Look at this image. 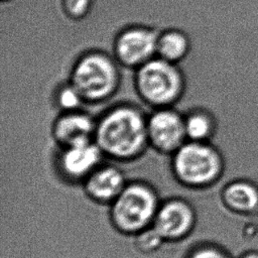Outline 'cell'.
I'll use <instances>...</instances> for the list:
<instances>
[{
    "label": "cell",
    "mask_w": 258,
    "mask_h": 258,
    "mask_svg": "<svg viewBox=\"0 0 258 258\" xmlns=\"http://www.w3.org/2000/svg\"><path fill=\"white\" fill-rule=\"evenodd\" d=\"M94 140L105 157L120 163L136 161L149 146L147 119L132 107L114 108L97 123Z\"/></svg>",
    "instance_id": "cell-1"
},
{
    "label": "cell",
    "mask_w": 258,
    "mask_h": 258,
    "mask_svg": "<svg viewBox=\"0 0 258 258\" xmlns=\"http://www.w3.org/2000/svg\"><path fill=\"white\" fill-rule=\"evenodd\" d=\"M171 156L170 172L184 188L199 191L218 186L225 173V159L212 142L187 140Z\"/></svg>",
    "instance_id": "cell-2"
},
{
    "label": "cell",
    "mask_w": 258,
    "mask_h": 258,
    "mask_svg": "<svg viewBox=\"0 0 258 258\" xmlns=\"http://www.w3.org/2000/svg\"><path fill=\"white\" fill-rule=\"evenodd\" d=\"M161 201L154 184L145 179H130L109 206V223L118 234L133 237L153 225Z\"/></svg>",
    "instance_id": "cell-3"
},
{
    "label": "cell",
    "mask_w": 258,
    "mask_h": 258,
    "mask_svg": "<svg viewBox=\"0 0 258 258\" xmlns=\"http://www.w3.org/2000/svg\"><path fill=\"white\" fill-rule=\"evenodd\" d=\"M119 71L103 52L84 54L72 71V86L84 101L101 102L112 96L119 85Z\"/></svg>",
    "instance_id": "cell-4"
},
{
    "label": "cell",
    "mask_w": 258,
    "mask_h": 258,
    "mask_svg": "<svg viewBox=\"0 0 258 258\" xmlns=\"http://www.w3.org/2000/svg\"><path fill=\"white\" fill-rule=\"evenodd\" d=\"M136 89L146 103L166 108L178 100L183 91V78L175 63L160 57L152 58L139 67Z\"/></svg>",
    "instance_id": "cell-5"
},
{
    "label": "cell",
    "mask_w": 258,
    "mask_h": 258,
    "mask_svg": "<svg viewBox=\"0 0 258 258\" xmlns=\"http://www.w3.org/2000/svg\"><path fill=\"white\" fill-rule=\"evenodd\" d=\"M196 207L185 198L162 199L152 227L165 243H178L188 238L198 226Z\"/></svg>",
    "instance_id": "cell-6"
},
{
    "label": "cell",
    "mask_w": 258,
    "mask_h": 258,
    "mask_svg": "<svg viewBox=\"0 0 258 258\" xmlns=\"http://www.w3.org/2000/svg\"><path fill=\"white\" fill-rule=\"evenodd\" d=\"M59 148L54 158V170L56 176L70 185H82L85 179L103 163L105 157L95 140Z\"/></svg>",
    "instance_id": "cell-7"
},
{
    "label": "cell",
    "mask_w": 258,
    "mask_h": 258,
    "mask_svg": "<svg viewBox=\"0 0 258 258\" xmlns=\"http://www.w3.org/2000/svg\"><path fill=\"white\" fill-rule=\"evenodd\" d=\"M147 136L155 151L172 155L187 141L184 118L171 109L160 108L147 119Z\"/></svg>",
    "instance_id": "cell-8"
},
{
    "label": "cell",
    "mask_w": 258,
    "mask_h": 258,
    "mask_svg": "<svg viewBox=\"0 0 258 258\" xmlns=\"http://www.w3.org/2000/svg\"><path fill=\"white\" fill-rule=\"evenodd\" d=\"M157 39V33L148 27L133 26L124 29L115 40L116 58L123 66L138 69L153 58Z\"/></svg>",
    "instance_id": "cell-9"
},
{
    "label": "cell",
    "mask_w": 258,
    "mask_h": 258,
    "mask_svg": "<svg viewBox=\"0 0 258 258\" xmlns=\"http://www.w3.org/2000/svg\"><path fill=\"white\" fill-rule=\"evenodd\" d=\"M125 172L113 163H102L82 183L85 196L92 203L109 207L126 186Z\"/></svg>",
    "instance_id": "cell-10"
},
{
    "label": "cell",
    "mask_w": 258,
    "mask_h": 258,
    "mask_svg": "<svg viewBox=\"0 0 258 258\" xmlns=\"http://www.w3.org/2000/svg\"><path fill=\"white\" fill-rule=\"evenodd\" d=\"M215 190L216 199L223 209L239 215L258 213V185L254 182L248 179H235Z\"/></svg>",
    "instance_id": "cell-11"
},
{
    "label": "cell",
    "mask_w": 258,
    "mask_h": 258,
    "mask_svg": "<svg viewBox=\"0 0 258 258\" xmlns=\"http://www.w3.org/2000/svg\"><path fill=\"white\" fill-rule=\"evenodd\" d=\"M96 125L88 115L70 111L55 120L52 126V136L59 147L94 140Z\"/></svg>",
    "instance_id": "cell-12"
},
{
    "label": "cell",
    "mask_w": 258,
    "mask_h": 258,
    "mask_svg": "<svg viewBox=\"0 0 258 258\" xmlns=\"http://www.w3.org/2000/svg\"><path fill=\"white\" fill-rule=\"evenodd\" d=\"M184 126L187 140L196 142H212L217 131L216 118L206 108L196 109L184 117Z\"/></svg>",
    "instance_id": "cell-13"
},
{
    "label": "cell",
    "mask_w": 258,
    "mask_h": 258,
    "mask_svg": "<svg viewBox=\"0 0 258 258\" xmlns=\"http://www.w3.org/2000/svg\"><path fill=\"white\" fill-rule=\"evenodd\" d=\"M188 50L189 40L183 32L177 29H169L158 35L156 47L158 57L176 63L186 55Z\"/></svg>",
    "instance_id": "cell-14"
},
{
    "label": "cell",
    "mask_w": 258,
    "mask_h": 258,
    "mask_svg": "<svg viewBox=\"0 0 258 258\" xmlns=\"http://www.w3.org/2000/svg\"><path fill=\"white\" fill-rule=\"evenodd\" d=\"M183 258H234L232 254L219 243L204 239L197 241L185 252Z\"/></svg>",
    "instance_id": "cell-15"
},
{
    "label": "cell",
    "mask_w": 258,
    "mask_h": 258,
    "mask_svg": "<svg viewBox=\"0 0 258 258\" xmlns=\"http://www.w3.org/2000/svg\"><path fill=\"white\" fill-rule=\"evenodd\" d=\"M132 238L135 250L143 255L154 254L165 244L161 236L152 226L139 232Z\"/></svg>",
    "instance_id": "cell-16"
},
{
    "label": "cell",
    "mask_w": 258,
    "mask_h": 258,
    "mask_svg": "<svg viewBox=\"0 0 258 258\" xmlns=\"http://www.w3.org/2000/svg\"><path fill=\"white\" fill-rule=\"evenodd\" d=\"M82 101H84L82 96L72 85L62 88L57 96L58 105L68 112L77 110Z\"/></svg>",
    "instance_id": "cell-17"
},
{
    "label": "cell",
    "mask_w": 258,
    "mask_h": 258,
    "mask_svg": "<svg viewBox=\"0 0 258 258\" xmlns=\"http://www.w3.org/2000/svg\"><path fill=\"white\" fill-rule=\"evenodd\" d=\"M91 3L92 0H63V9L69 16L81 18L89 12Z\"/></svg>",
    "instance_id": "cell-18"
},
{
    "label": "cell",
    "mask_w": 258,
    "mask_h": 258,
    "mask_svg": "<svg viewBox=\"0 0 258 258\" xmlns=\"http://www.w3.org/2000/svg\"><path fill=\"white\" fill-rule=\"evenodd\" d=\"M238 258H258V251L252 250V251H248L243 253L240 257Z\"/></svg>",
    "instance_id": "cell-19"
},
{
    "label": "cell",
    "mask_w": 258,
    "mask_h": 258,
    "mask_svg": "<svg viewBox=\"0 0 258 258\" xmlns=\"http://www.w3.org/2000/svg\"><path fill=\"white\" fill-rule=\"evenodd\" d=\"M233 214H235V213H233ZM233 216H234V215H232V217H231L230 221H232V218H233ZM229 227H230V230H231V222H229ZM229 232H230V231H229ZM229 235H230V233H229ZM228 240H229V238H228ZM226 249L228 250V241H227V244H226Z\"/></svg>",
    "instance_id": "cell-20"
}]
</instances>
